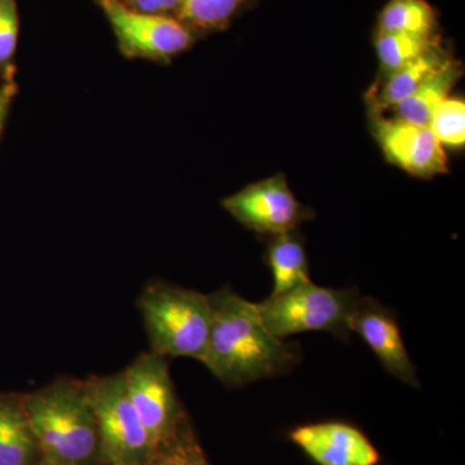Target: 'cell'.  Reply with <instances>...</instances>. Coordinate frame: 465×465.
<instances>
[{"mask_svg":"<svg viewBox=\"0 0 465 465\" xmlns=\"http://www.w3.org/2000/svg\"><path fill=\"white\" fill-rule=\"evenodd\" d=\"M208 298L213 320L202 365L217 381L238 388L295 369L302 356L298 345L277 338L266 329L258 302L226 287Z\"/></svg>","mask_w":465,"mask_h":465,"instance_id":"obj_1","label":"cell"},{"mask_svg":"<svg viewBox=\"0 0 465 465\" xmlns=\"http://www.w3.org/2000/svg\"><path fill=\"white\" fill-rule=\"evenodd\" d=\"M24 405L45 465H85L100 454L84 381L60 379L26 394Z\"/></svg>","mask_w":465,"mask_h":465,"instance_id":"obj_2","label":"cell"},{"mask_svg":"<svg viewBox=\"0 0 465 465\" xmlns=\"http://www.w3.org/2000/svg\"><path fill=\"white\" fill-rule=\"evenodd\" d=\"M137 308L152 351L166 358L185 357L203 362L213 320L208 295L154 281L143 287Z\"/></svg>","mask_w":465,"mask_h":465,"instance_id":"obj_3","label":"cell"},{"mask_svg":"<svg viewBox=\"0 0 465 465\" xmlns=\"http://www.w3.org/2000/svg\"><path fill=\"white\" fill-rule=\"evenodd\" d=\"M360 292L354 289H330L312 282L269 296L258 302L266 329L277 338L304 332H330L341 341L351 338V318Z\"/></svg>","mask_w":465,"mask_h":465,"instance_id":"obj_4","label":"cell"},{"mask_svg":"<svg viewBox=\"0 0 465 465\" xmlns=\"http://www.w3.org/2000/svg\"><path fill=\"white\" fill-rule=\"evenodd\" d=\"M84 385L96 418L100 454L110 464L122 459L150 460L154 449L128 396L124 374L91 376Z\"/></svg>","mask_w":465,"mask_h":465,"instance_id":"obj_5","label":"cell"},{"mask_svg":"<svg viewBox=\"0 0 465 465\" xmlns=\"http://www.w3.org/2000/svg\"><path fill=\"white\" fill-rule=\"evenodd\" d=\"M122 374L131 402L155 451L173 439L182 425V405L167 358L150 351L137 357Z\"/></svg>","mask_w":465,"mask_h":465,"instance_id":"obj_6","label":"cell"},{"mask_svg":"<svg viewBox=\"0 0 465 465\" xmlns=\"http://www.w3.org/2000/svg\"><path fill=\"white\" fill-rule=\"evenodd\" d=\"M125 57L168 61L194 42L192 29L170 15L145 14L121 0H100Z\"/></svg>","mask_w":465,"mask_h":465,"instance_id":"obj_7","label":"cell"},{"mask_svg":"<svg viewBox=\"0 0 465 465\" xmlns=\"http://www.w3.org/2000/svg\"><path fill=\"white\" fill-rule=\"evenodd\" d=\"M222 204L244 228L271 237L295 232L313 216L296 200L283 174L250 183Z\"/></svg>","mask_w":465,"mask_h":465,"instance_id":"obj_8","label":"cell"},{"mask_svg":"<svg viewBox=\"0 0 465 465\" xmlns=\"http://www.w3.org/2000/svg\"><path fill=\"white\" fill-rule=\"evenodd\" d=\"M370 125L385 158L405 173L421 179L449 173L445 148L427 125H415L370 113Z\"/></svg>","mask_w":465,"mask_h":465,"instance_id":"obj_9","label":"cell"},{"mask_svg":"<svg viewBox=\"0 0 465 465\" xmlns=\"http://www.w3.org/2000/svg\"><path fill=\"white\" fill-rule=\"evenodd\" d=\"M351 331L365 341L391 375L411 387H420L399 322L381 302L361 296L351 314Z\"/></svg>","mask_w":465,"mask_h":465,"instance_id":"obj_10","label":"cell"},{"mask_svg":"<svg viewBox=\"0 0 465 465\" xmlns=\"http://www.w3.org/2000/svg\"><path fill=\"white\" fill-rule=\"evenodd\" d=\"M290 439L317 465H376L378 450L362 430L342 421L302 425Z\"/></svg>","mask_w":465,"mask_h":465,"instance_id":"obj_11","label":"cell"},{"mask_svg":"<svg viewBox=\"0 0 465 465\" xmlns=\"http://www.w3.org/2000/svg\"><path fill=\"white\" fill-rule=\"evenodd\" d=\"M450 60L451 57L448 52L437 45L432 50L425 52L407 65L385 75L382 82L376 84L370 91V113L387 112L391 106L411 96L421 85L440 72Z\"/></svg>","mask_w":465,"mask_h":465,"instance_id":"obj_12","label":"cell"},{"mask_svg":"<svg viewBox=\"0 0 465 465\" xmlns=\"http://www.w3.org/2000/svg\"><path fill=\"white\" fill-rule=\"evenodd\" d=\"M461 75H463V66L459 61L451 58L440 72L421 85L411 96L401 101L384 113L390 112L388 116L406 124L428 127L434 110L439 108L443 100L448 99L450 92Z\"/></svg>","mask_w":465,"mask_h":465,"instance_id":"obj_13","label":"cell"},{"mask_svg":"<svg viewBox=\"0 0 465 465\" xmlns=\"http://www.w3.org/2000/svg\"><path fill=\"white\" fill-rule=\"evenodd\" d=\"M265 260L273 278L271 296L282 295L312 281L307 251L295 232L272 237Z\"/></svg>","mask_w":465,"mask_h":465,"instance_id":"obj_14","label":"cell"},{"mask_svg":"<svg viewBox=\"0 0 465 465\" xmlns=\"http://www.w3.org/2000/svg\"><path fill=\"white\" fill-rule=\"evenodd\" d=\"M36 451L24 397L0 396V465H29Z\"/></svg>","mask_w":465,"mask_h":465,"instance_id":"obj_15","label":"cell"},{"mask_svg":"<svg viewBox=\"0 0 465 465\" xmlns=\"http://www.w3.org/2000/svg\"><path fill=\"white\" fill-rule=\"evenodd\" d=\"M437 17L427 0H391L379 15L378 33L433 36Z\"/></svg>","mask_w":465,"mask_h":465,"instance_id":"obj_16","label":"cell"},{"mask_svg":"<svg viewBox=\"0 0 465 465\" xmlns=\"http://www.w3.org/2000/svg\"><path fill=\"white\" fill-rule=\"evenodd\" d=\"M440 45L436 35L423 36L402 33H378L375 38L376 54L381 61L382 76L420 57Z\"/></svg>","mask_w":465,"mask_h":465,"instance_id":"obj_17","label":"cell"},{"mask_svg":"<svg viewBox=\"0 0 465 465\" xmlns=\"http://www.w3.org/2000/svg\"><path fill=\"white\" fill-rule=\"evenodd\" d=\"M244 0H183L179 20L189 27L219 29L240 11Z\"/></svg>","mask_w":465,"mask_h":465,"instance_id":"obj_18","label":"cell"},{"mask_svg":"<svg viewBox=\"0 0 465 465\" xmlns=\"http://www.w3.org/2000/svg\"><path fill=\"white\" fill-rule=\"evenodd\" d=\"M430 130L440 145L459 149L465 143V103L461 97H448L430 116Z\"/></svg>","mask_w":465,"mask_h":465,"instance_id":"obj_19","label":"cell"},{"mask_svg":"<svg viewBox=\"0 0 465 465\" xmlns=\"http://www.w3.org/2000/svg\"><path fill=\"white\" fill-rule=\"evenodd\" d=\"M150 465H210L200 443L188 428L180 425L173 439L155 450L150 458Z\"/></svg>","mask_w":465,"mask_h":465,"instance_id":"obj_20","label":"cell"},{"mask_svg":"<svg viewBox=\"0 0 465 465\" xmlns=\"http://www.w3.org/2000/svg\"><path fill=\"white\" fill-rule=\"evenodd\" d=\"M18 39L16 0H0V66L14 57Z\"/></svg>","mask_w":465,"mask_h":465,"instance_id":"obj_21","label":"cell"},{"mask_svg":"<svg viewBox=\"0 0 465 465\" xmlns=\"http://www.w3.org/2000/svg\"><path fill=\"white\" fill-rule=\"evenodd\" d=\"M128 7L145 14L170 15L179 12L183 0H121Z\"/></svg>","mask_w":465,"mask_h":465,"instance_id":"obj_22","label":"cell"},{"mask_svg":"<svg viewBox=\"0 0 465 465\" xmlns=\"http://www.w3.org/2000/svg\"><path fill=\"white\" fill-rule=\"evenodd\" d=\"M15 94H16V85H15L14 79L11 78L7 84L0 85V131L7 119Z\"/></svg>","mask_w":465,"mask_h":465,"instance_id":"obj_23","label":"cell"},{"mask_svg":"<svg viewBox=\"0 0 465 465\" xmlns=\"http://www.w3.org/2000/svg\"><path fill=\"white\" fill-rule=\"evenodd\" d=\"M112 465H150V460H140V459H122L113 461Z\"/></svg>","mask_w":465,"mask_h":465,"instance_id":"obj_24","label":"cell"}]
</instances>
